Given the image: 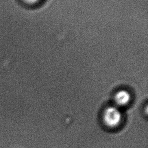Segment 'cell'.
I'll use <instances>...</instances> for the list:
<instances>
[{
	"label": "cell",
	"mask_w": 148,
	"mask_h": 148,
	"mask_svg": "<svg viewBox=\"0 0 148 148\" xmlns=\"http://www.w3.org/2000/svg\"><path fill=\"white\" fill-rule=\"evenodd\" d=\"M25 2L29 3V4H33L35 3H36L38 1H39V0H24Z\"/></svg>",
	"instance_id": "3957f363"
},
{
	"label": "cell",
	"mask_w": 148,
	"mask_h": 148,
	"mask_svg": "<svg viewBox=\"0 0 148 148\" xmlns=\"http://www.w3.org/2000/svg\"><path fill=\"white\" fill-rule=\"evenodd\" d=\"M121 113L116 106L107 108L103 113V122L109 127L114 128L118 126L121 121Z\"/></svg>",
	"instance_id": "6da1fadb"
},
{
	"label": "cell",
	"mask_w": 148,
	"mask_h": 148,
	"mask_svg": "<svg viewBox=\"0 0 148 148\" xmlns=\"http://www.w3.org/2000/svg\"><path fill=\"white\" fill-rule=\"evenodd\" d=\"M115 103L119 106H124L127 105L131 99V95L128 91L121 90L116 92L114 95Z\"/></svg>",
	"instance_id": "7a4b0ae2"
}]
</instances>
